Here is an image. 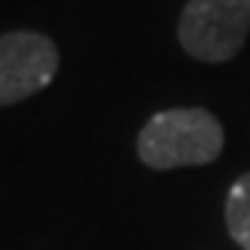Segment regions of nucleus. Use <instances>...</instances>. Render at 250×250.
Segmentation results:
<instances>
[{"instance_id":"obj_4","label":"nucleus","mask_w":250,"mask_h":250,"mask_svg":"<svg viewBox=\"0 0 250 250\" xmlns=\"http://www.w3.org/2000/svg\"><path fill=\"white\" fill-rule=\"evenodd\" d=\"M226 229L241 250H250V172L235 178L226 196Z\"/></svg>"},{"instance_id":"obj_3","label":"nucleus","mask_w":250,"mask_h":250,"mask_svg":"<svg viewBox=\"0 0 250 250\" xmlns=\"http://www.w3.org/2000/svg\"><path fill=\"white\" fill-rule=\"evenodd\" d=\"M58 45L37 30L0 33V105H15L45 91L58 76Z\"/></svg>"},{"instance_id":"obj_2","label":"nucleus","mask_w":250,"mask_h":250,"mask_svg":"<svg viewBox=\"0 0 250 250\" xmlns=\"http://www.w3.org/2000/svg\"><path fill=\"white\" fill-rule=\"evenodd\" d=\"M250 33V0H187L178 19V42L202 63H226Z\"/></svg>"},{"instance_id":"obj_1","label":"nucleus","mask_w":250,"mask_h":250,"mask_svg":"<svg viewBox=\"0 0 250 250\" xmlns=\"http://www.w3.org/2000/svg\"><path fill=\"white\" fill-rule=\"evenodd\" d=\"M136 151L142 163L157 172L205 166L223 151V127L208 109H163L142 127Z\"/></svg>"}]
</instances>
